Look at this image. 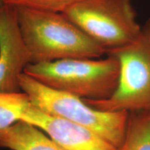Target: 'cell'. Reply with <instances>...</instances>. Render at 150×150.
I'll list each match as a JSON object with an SVG mask.
<instances>
[{"instance_id":"cell-1","label":"cell","mask_w":150,"mask_h":150,"mask_svg":"<svg viewBox=\"0 0 150 150\" xmlns=\"http://www.w3.org/2000/svg\"><path fill=\"white\" fill-rule=\"evenodd\" d=\"M15 7L31 63L65 59H99L106 54L105 49L61 13Z\"/></svg>"},{"instance_id":"cell-2","label":"cell","mask_w":150,"mask_h":150,"mask_svg":"<svg viewBox=\"0 0 150 150\" xmlns=\"http://www.w3.org/2000/svg\"><path fill=\"white\" fill-rule=\"evenodd\" d=\"M105 59H65L31 63L24 73L52 88L83 99H108L117 88L120 63L106 54Z\"/></svg>"},{"instance_id":"cell-3","label":"cell","mask_w":150,"mask_h":150,"mask_svg":"<svg viewBox=\"0 0 150 150\" xmlns=\"http://www.w3.org/2000/svg\"><path fill=\"white\" fill-rule=\"evenodd\" d=\"M21 91L31 102L50 115L81 125L120 149L125 141L129 112L97 110L83 99L48 87L23 73Z\"/></svg>"},{"instance_id":"cell-4","label":"cell","mask_w":150,"mask_h":150,"mask_svg":"<svg viewBox=\"0 0 150 150\" xmlns=\"http://www.w3.org/2000/svg\"><path fill=\"white\" fill-rule=\"evenodd\" d=\"M106 54L119 61L117 88L108 99H83L86 104L106 112H150V18L132 42Z\"/></svg>"},{"instance_id":"cell-5","label":"cell","mask_w":150,"mask_h":150,"mask_svg":"<svg viewBox=\"0 0 150 150\" xmlns=\"http://www.w3.org/2000/svg\"><path fill=\"white\" fill-rule=\"evenodd\" d=\"M62 13L106 52L132 42L141 29L131 0H83Z\"/></svg>"},{"instance_id":"cell-6","label":"cell","mask_w":150,"mask_h":150,"mask_svg":"<svg viewBox=\"0 0 150 150\" xmlns=\"http://www.w3.org/2000/svg\"><path fill=\"white\" fill-rule=\"evenodd\" d=\"M31 63L16 7L6 4L0 9V93L21 92L20 77Z\"/></svg>"},{"instance_id":"cell-7","label":"cell","mask_w":150,"mask_h":150,"mask_svg":"<svg viewBox=\"0 0 150 150\" xmlns=\"http://www.w3.org/2000/svg\"><path fill=\"white\" fill-rule=\"evenodd\" d=\"M20 120L45 132L65 150H120L90 129L45 112L31 102Z\"/></svg>"},{"instance_id":"cell-8","label":"cell","mask_w":150,"mask_h":150,"mask_svg":"<svg viewBox=\"0 0 150 150\" xmlns=\"http://www.w3.org/2000/svg\"><path fill=\"white\" fill-rule=\"evenodd\" d=\"M0 147L11 150H65L40 129L22 120L0 130Z\"/></svg>"},{"instance_id":"cell-9","label":"cell","mask_w":150,"mask_h":150,"mask_svg":"<svg viewBox=\"0 0 150 150\" xmlns=\"http://www.w3.org/2000/svg\"><path fill=\"white\" fill-rule=\"evenodd\" d=\"M129 113L120 150H150V112Z\"/></svg>"},{"instance_id":"cell-10","label":"cell","mask_w":150,"mask_h":150,"mask_svg":"<svg viewBox=\"0 0 150 150\" xmlns=\"http://www.w3.org/2000/svg\"><path fill=\"white\" fill-rule=\"evenodd\" d=\"M31 101L24 92L0 93V130L20 120L22 112Z\"/></svg>"},{"instance_id":"cell-11","label":"cell","mask_w":150,"mask_h":150,"mask_svg":"<svg viewBox=\"0 0 150 150\" xmlns=\"http://www.w3.org/2000/svg\"><path fill=\"white\" fill-rule=\"evenodd\" d=\"M81 1L83 0H5V3L14 6L28 7L62 13Z\"/></svg>"},{"instance_id":"cell-12","label":"cell","mask_w":150,"mask_h":150,"mask_svg":"<svg viewBox=\"0 0 150 150\" xmlns=\"http://www.w3.org/2000/svg\"><path fill=\"white\" fill-rule=\"evenodd\" d=\"M6 4L5 0H0V9H1L2 7Z\"/></svg>"}]
</instances>
